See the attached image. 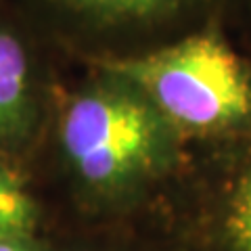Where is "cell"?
<instances>
[{"label":"cell","mask_w":251,"mask_h":251,"mask_svg":"<svg viewBox=\"0 0 251 251\" xmlns=\"http://www.w3.org/2000/svg\"><path fill=\"white\" fill-rule=\"evenodd\" d=\"M94 72L99 80L63 109L61 145L88 201L120 214L151 201L176 170L184 140L134 86Z\"/></svg>","instance_id":"obj_1"},{"label":"cell","mask_w":251,"mask_h":251,"mask_svg":"<svg viewBox=\"0 0 251 251\" xmlns=\"http://www.w3.org/2000/svg\"><path fill=\"white\" fill-rule=\"evenodd\" d=\"M92 65L134 86L184 145L224 138L251 122V57L220 23Z\"/></svg>","instance_id":"obj_2"},{"label":"cell","mask_w":251,"mask_h":251,"mask_svg":"<svg viewBox=\"0 0 251 251\" xmlns=\"http://www.w3.org/2000/svg\"><path fill=\"white\" fill-rule=\"evenodd\" d=\"M155 251H251V122L205 143H186L159 186Z\"/></svg>","instance_id":"obj_3"},{"label":"cell","mask_w":251,"mask_h":251,"mask_svg":"<svg viewBox=\"0 0 251 251\" xmlns=\"http://www.w3.org/2000/svg\"><path fill=\"white\" fill-rule=\"evenodd\" d=\"M80 17L107 29L166 25L170 42L222 21L230 0H63Z\"/></svg>","instance_id":"obj_4"},{"label":"cell","mask_w":251,"mask_h":251,"mask_svg":"<svg viewBox=\"0 0 251 251\" xmlns=\"http://www.w3.org/2000/svg\"><path fill=\"white\" fill-rule=\"evenodd\" d=\"M27 61L13 36L0 34V134H15L25 120Z\"/></svg>","instance_id":"obj_5"},{"label":"cell","mask_w":251,"mask_h":251,"mask_svg":"<svg viewBox=\"0 0 251 251\" xmlns=\"http://www.w3.org/2000/svg\"><path fill=\"white\" fill-rule=\"evenodd\" d=\"M38 222L36 203L11 176L0 174V237L31 234Z\"/></svg>","instance_id":"obj_6"},{"label":"cell","mask_w":251,"mask_h":251,"mask_svg":"<svg viewBox=\"0 0 251 251\" xmlns=\"http://www.w3.org/2000/svg\"><path fill=\"white\" fill-rule=\"evenodd\" d=\"M220 25L226 29L234 44L251 57V0H230Z\"/></svg>","instance_id":"obj_7"},{"label":"cell","mask_w":251,"mask_h":251,"mask_svg":"<svg viewBox=\"0 0 251 251\" xmlns=\"http://www.w3.org/2000/svg\"><path fill=\"white\" fill-rule=\"evenodd\" d=\"M0 251H40V247L31 241V234H11L0 237Z\"/></svg>","instance_id":"obj_8"}]
</instances>
